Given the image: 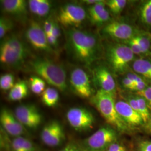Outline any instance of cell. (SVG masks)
Returning <instances> with one entry per match:
<instances>
[{"instance_id":"obj_10","label":"cell","mask_w":151,"mask_h":151,"mask_svg":"<svg viewBox=\"0 0 151 151\" xmlns=\"http://www.w3.org/2000/svg\"><path fill=\"white\" fill-rule=\"evenodd\" d=\"M115 108L119 116L135 134L142 133L145 122L140 115L124 100H116Z\"/></svg>"},{"instance_id":"obj_26","label":"cell","mask_w":151,"mask_h":151,"mask_svg":"<svg viewBox=\"0 0 151 151\" xmlns=\"http://www.w3.org/2000/svg\"><path fill=\"white\" fill-rule=\"evenodd\" d=\"M59 93L58 91L52 87L46 88L42 95L43 103L48 107L55 106L59 100Z\"/></svg>"},{"instance_id":"obj_19","label":"cell","mask_w":151,"mask_h":151,"mask_svg":"<svg viewBox=\"0 0 151 151\" xmlns=\"http://www.w3.org/2000/svg\"><path fill=\"white\" fill-rule=\"evenodd\" d=\"M1 3L7 14L20 16L27 13V2L24 0H2Z\"/></svg>"},{"instance_id":"obj_30","label":"cell","mask_w":151,"mask_h":151,"mask_svg":"<svg viewBox=\"0 0 151 151\" xmlns=\"http://www.w3.org/2000/svg\"><path fill=\"white\" fill-rule=\"evenodd\" d=\"M14 77L11 73H6L0 78V87L3 90H11L14 86Z\"/></svg>"},{"instance_id":"obj_12","label":"cell","mask_w":151,"mask_h":151,"mask_svg":"<svg viewBox=\"0 0 151 151\" xmlns=\"http://www.w3.org/2000/svg\"><path fill=\"white\" fill-rule=\"evenodd\" d=\"M70 85L76 93L82 98L91 96L93 89L90 77L86 72L82 69L77 68L71 72Z\"/></svg>"},{"instance_id":"obj_25","label":"cell","mask_w":151,"mask_h":151,"mask_svg":"<svg viewBox=\"0 0 151 151\" xmlns=\"http://www.w3.org/2000/svg\"><path fill=\"white\" fill-rule=\"evenodd\" d=\"M134 83V91L133 92H139L145 90L147 87L151 85L148 81L140 76L137 74L133 70H129L124 74Z\"/></svg>"},{"instance_id":"obj_20","label":"cell","mask_w":151,"mask_h":151,"mask_svg":"<svg viewBox=\"0 0 151 151\" xmlns=\"http://www.w3.org/2000/svg\"><path fill=\"white\" fill-rule=\"evenodd\" d=\"M28 5L30 12L39 17L47 15L51 8L50 2L48 0H30Z\"/></svg>"},{"instance_id":"obj_7","label":"cell","mask_w":151,"mask_h":151,"mask_svg":"<svg viewBox=\"0 0 151 151\" xmlns=\"http://www.w3.org/2000/svg\"><path fill=\"white\" fill-rule=\"evenodd\" d=\"M120 133L110 125L100 128L85 140L87 150L105 151L114 142L119 139Z\"/></svg>"},{"instance_id":"obj_27","label":"cell","mask_w":151,"mask_h":151,"mask_svg":"<svg viewBox=\"0 0 151 151\" xmlns=\"http://www.w3.org/2000/svg\"><path fill=\"white\" fill-rule=\"evenodd\" d=\"M89 19L92 24L99 27H104L111 21L110 12L107 7H106L95 15L90 16Z\"/></svg>"},{"instance_id":"obj_32","label":"cell","mask_w":151,"mask_h":151,"mask_svg":"<svg viewBox=\"0 0 151 151\" xmlns=\"http://www.w3.org/2000/svg\"><path fill=\"white\" fill-rule=\"evenodd\" d=\"M105 151H132L130 145H127L120 138L108 147Z\"/></svg>"},{"instance_id":"obj_24","label":"cell","mask_w":151,"mask_h":151,"mask_svg":"<svg viewBox=\"0 0 151 151\" xmlns=\"http://www.w3.org/2000/svg\"><path fill=\"white\" fill-rule=\"evenodd\" d=\"M130 145L132 151H151V139L145 137H134Z\"/></svg>"},{"instance_id":"obj_18","label":"cell","mask_w":151,"mask_h":151,"mask_svg":"<svg viewBox=\"0 0 151 151\" xmlns=\"http://www.w3.org/2000/svg\"><path fill=\"white\" fill-rule=\"evenodd\" d=\"M130 68L151 84V57H137Z\"/></svg>"},{"instance_id":"obj_41","label":"cell","mask_w":151,"mask_h":151,"mask_svg":"<svg viewBox=\"0 0 151 151\" xmlns=\"http://www.w3.org/2000/svg\"><path fill=\"white\" fill-rule=\"evenodd\" d=\"M100 1V0H85V1H83V2L85 4H86L87 5L92 6L93 5H95V4H96L97 2H99Z\"/></svg>"},{"instance_id":"obj_13","label":"cell","mask_w":151,"mask_h":151,"mask_svg":"<svg viewBox=\"0 0 151 151\" xmlns=\"http://www.w3.org/2000/svg\"><path fill=\"white\" fill-rule=\"evenodd\" d=\"M113 73L108 65H101L96 67L93 70L95 81L100 90L108 92L115 97L116 95V83Z\"/></svg>"},{"instance_id":"obj_2","label":"cell","mask_w":151,"mask_h":151,"mask_svg":"<svg viewBox=\"0 0 151 151\" xmlns=\"http://www.w3.org/2000/svg\"><path fill=\"white\" fill-rule=\"evenodd\" d=\"M92 104L97 109L109 125L120 134L133 135L135 134L119 116L115 108V97L113 95L99 89L92 96Z\"/></svg>"},{"instance_id":"obj_31","label":"cell","mask_w":151,"mask_h":151,"mask_svg":"<svg viewBox=\"0 0 151 151\" xmlns=\"http://www.w3.org/2000/svg\"><path fill=\"white\" fill-rule=\"evenodd\" d=\"M121 43H123L126 44L127 45H128L130 49L132 50L133 53L135 54V55L137 57H143V52L142 51L140 45L135 37L132 38L129 40H126L125 42H121Z\"/></svg>"},{"instance_id":"obj_1","label":"cell","mask_w":151,"mask_h":151,"mask_svg":"<svg viewBox=\"0 0 151 151\" xmlns=\"http://www.w3.org/2000/svg\"><path fill=\"white\" fill-rule=\"evenodd\" d=\"M67 38L70 51L78 61L90 65L99 59L101 47L95 34L72 27L67 32Z\"/></svg>"},{"instance_id":"obj_33","label":"cell","mask_w":151,"mask_h":151,"mask_svg":"<svg viewBox=\"0 0 151 151\" xmlns=\"http://www.w3.org/2000/svg\"><path fill=\"white\" fill-rule=\"evenodd\" d=\"M13 24L10 19L5 17H1L0 19V38H4L6 34L11 30Z\"/></svg>"},{"instance_id":"obj_14","label":"cell","mask_w":151,"mask_h":151,"mask_svg":"<svg viewBox=\"0 0 151 151\" xmlns=\"http://www.w3.org/2000/svg\"><path fill=\"white\" fill-rule=\"evenodd\" d=\"M15 116L24 126L36 128L42 123V116L33 105H22L15 109Z\"/></svg>"},{"instance_id":"obj_35","label":"cell","mask_w":151,"mask_h":151,"mask_svg":"<svg viewBox=\"0 0 151 151\" xmlns=\"http://www.w3.org/2000/svg\"><path fill=\"white\" fill-rule=\"evenodd\" d=\"M135 93L142 96V97H144L146 99L151 110V84L143 91L139 92H135Z\"/></svg>"},{"instance_id":"obj_6","label":"cell","mask_w":151,"mask_h":151,"mask_svg":"<svg viewBox=\"0 0 151 151\" xmlns=\"http://www.w3.org/2000/svg\"><path fill=\"white\" fill-rule=\"evenodd\" d=\"M142 29L128 22L111 20L103 27L101 34L116 42H123L135 37Z\"/></svg>"},{"instance_id":"obj_8","label":"cell","mask_w":151,"mask_h":151,"mask_svg":"<svg viewBox=\"0 0 151 151\" xmlns=\"http://www.w3.org/2000/svg\"><path fill=\"white\" fill-rule=\"evenodd\" d=\"M86 13L81 6L68 4L60 9L58 20L65 27H78L85 20Z\"/></svg>"},{"instance_id":"obj_21","label":"cell","mask_w":151,"mask_h":151,"mask_svg":"<svg viewBox=\"0 0 151 151\" xmlns=\"http://www.w3.org/2000/svg\"><path fill=\"white\" fill-rule=\"evenodd\" d=\"M28 86L26 82L20 81L16 82L9 93V98L11 101H20L27 96Z\"/></svg>"},{"instance_id":"obj_28","label":"cell","mask_w":151,"mask_h":151,"mask_svg":"<svg viewBox=\"0 0 151 151\" xmlns=\"http://www.w3.org/2000/svg\"><path fill=\"white\" fill-rule=\"evenodd\" d=\"M129 1L126 0H108L105 4L109 12L114 15H118L126 7Z\"/></svg>"},{"instance_id":"obj_29","label":"cell","mask_w":151,"mask_h":151,"mask_svg":"<svg viewBox=\"0 0 151 151\" xmlns=\"http://www.w3.org/2000/svg\"><path fill=\"white\" fill-rule=\"evenodd\" d=\"M30 86L33 93L39 95L45 90V82L39 77L32 76L30 78Z\"/></svg>"},{"instance_id":"obj_37","label":"cell","mask_w":151,"mask_h":151,"mask_svg":"<svg viewBox=\"0 0 151 151\" xmlns=\"http://www.w3.org/2000/svg\"><path fill=\"white\" fill-rule=\"evenodd\" d=\"M54 22H50V21H48V20H47L44 22L43 29L47 36L51 34L53 27H54Z\"/></svg>"},{"instance_id":"obj_16","label":"cell","mask_w":151,"mask_h":151,"mask_svg":"<svg viewBox=\"0 0 151 151\" xmlns=\"http://www.w3.org/2000/svg\"><path fill=\"white\" fill-rule=\"evenodd\" d=\"M0 121L3 128L9 134L17 137L24 134V126L8 109H3L1 110Z\"/></svg>"},{"instance_id":"obj_9","label":"cell","mask_w":151,"mask_h":151,"mask_svg":"<svg viewBox=\"0 0 151 151\" xmlns=\"http://www.w3.org/2000/svg\"><path fill=\"white\" fill-rule=\"evenodd\" d=\"M66 117L70 126L77 131L91 129L95 123L93 114L85 108H71L67 111Z\"/></svg>"},{"instance_id":"obj_3","label":"cell","mask_w":151,"mask_h":151,"mask_svg":"<svg viewBox=\"0 0 151 151\" xmlns=\"http://www.w3.org/2000/svg\"><path fill=\"white\" fill-rule=\"evenodd\" d=\"M105 56L109 68L114 74L119 75L131 70V64L137 58L128 45L116 42L105 47Z\"/></svg>"},{"instance_id":"obj_11","label":"cell","mask_w":151,"mask_h":151,"mask_svg":"<svg viewBox=\"0 0 151 151\" xmlns=\"http://www.w3.org/2000/svg\"><path fill=\"white\" fill-rule=\"evenodd\" d=\"M26 37L28 42L34 48L45 52H52L43 27H42L37 22H30L26 31Z\"/></svg>"},{"instance_id":"obj_40","label":"cell","mask_w":151,"mask_h":151,"mask_svg":"<svg viewBox=\"0 0 151 151\" xmlns=\"http://www.w3.org/2000/svg\"><path fill=\"white\" fill-rule=\"evenodd\" d=\"M60 151H80L76 146L73 145H68Z\"/></svg>"},{"instance_id":"obj_39","label":"cell","mask_w":151,"mask_h":151,"mask_svg":"<svg viewBox=\"0 0 151 151\" xmlns=\"http://www.w3.org/2000/svg\"><path fill=\"white\" fill-rule=\"evenodd\" d=\"M47 40H48L49 44L50 46H52V45H55L57 44L58 39H57L56 38H54V37L52 34H50V35H47Z\"/></svg>"},{"instance_id":"obj_15","label":"cell","mask_w":151,"mask_h":151,"mask_svg":"<svg viewBox=\"0 0 151 151\" xmlns=\"http://www.w3.org/2000/svg\"><path fill=\"white\" fill-rule=\"evenodd\" d=\"M40 138L47 146L57 147L65 140V132L61 124L58 122L53 120L44 127L41 132Z\"/></svg>"},{"instance_id":"obj_17","label":"cell","mask_w":151,"mask_h":151,"mask_svg":"<svg viewBox=\"0 0 151 151\" xmlns=\"http://www.w3.org/2000/svg\"><path fill=\"white\" fill-rule=\"evenodd\" d=\"M137 17L142 29L151 30V0L140 1L137 9Z\"/></svg>"},{"instance_id":"obj_38","label":"cell","mask_w":151,"mask_h":151,"mask_svg":"<svg viewBox=\"0 0 151 151\" xmlns=\"http://www.w3.org/2000/svg\"><path fill=\"white\" fill-rule=\"evenodd\" d=\"M51 34L54 37V38H56L57 39H58V38L60 35V27L58 25V24L55 23V22H54V27H53Z\"/></svg>"},{"instance_id":"obj_34","label":"cell","mask_w":151,"mask_h":151,"mask_svg":"<svg viewBox=\"0 0 151 151\" xmlns=\"http://www.w3.org/2000/svg\"><path fill=\"white\" fill-rule=\"evenodd\" d=\"M121 85L127 91H134V83L125 75L121 80Z\"/></svg>"},{"instance_id":"obj_42","label":"cell","mask_w":151,"mask_h":151,"mask_svg":"<svg viewBox=\"0 0 151 151\" xmlns=\"http://www.w3.org/2000/svg\"><path fill=\"white\" fill-rule=\"evenodd\" d=\"M86 151H90V150H87Z\"/></svg>"},{"instance_id":"obj_36","label":"cell","mask_w":151,"mask_h":151,"mask_svg":"<svg viewBox=\"0 0 151 151\" xmlns=\"http://www.w3.org/2000/svg\"><path fill=\"white\" fill-rule=\"evenodd\" d=\"M142 132L145 133L147 135L151 136V110L150 117L144 124Z\"/></svg>"},{"instance_id":"obj_23","label":"cell","mask_w":151,"mask_h":151,"mask_svg":"<svg viewBox=\"0 0 151 151\" xmlns=\"http://www.w3.org/2000/svg\"><path fill=\"white\" fill-rule=\"evenodd\" d=\"M12 149L13 151H36L32 142L22 136L16 137L12 140Z\"/></svg>"},{"instance_id":"obj_22","label":"cell","mask_w":151,"mask_h":151,"mask_svg":"<svg viewBox=\"0 0 151 151\" xmlns=\"http://www.w3.org/2000/svg\"><path fill=\"white\" fill-rule=\"evenodd\" d=\"M135 37L140 45L143 57H151V32L142 29Z\"/></svg>"},{"instance_id":"obj_5","label":"cell","mask_w":151,"mask_h":151,"mask_svg":"<svg viewBox=\"0 0 151 151\" xmlns=\"http://www.w3.org/2000/svg\"><path fill=\"white\" fill-rule=\"evenodd\" d=\"M27 49L22 40L12 35L5 38L0 46V62L11 68L20 67L27 57Z\"/></svg>"},{"instance_id":"obj_4","label":"cell","mask_w":151,"mask_h":151,"mask_svg":"<svg viewBox=\"0 0 151 151\" xmlns=\"http://www.w3.org/2000/svg\"><path fill=\"white\" fill-rule=\"evenodd\" d=\"M30 67L34 73L49 85L60 91L66 90V73L65 69L60 65L47 59L37 58L30 62Z\"/></svg>"}]
</instances>
